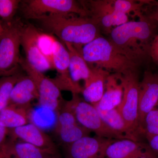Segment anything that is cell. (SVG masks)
<instances>
[{"instance_id": "22", "label": "cell", "mask_w": 158, "mask_h": 158, "mask_svg": "<svg viewBox=\"0 0 158 158\" xmlns=\"http://www.w3.org/2000/svg\"><path fill=\"white\" fill-rule=\"evenodd\" d=\"M60 139L69 145L83 137L89 136L90 131L81 126L78 123L57 128Z\"/></svg>"}, {"instance_id": "23", "label": "cell", "mask_w": 158, "mask_h": 158, "mask_svg": "<svg viewBox=\"0 0 158 158\" xmlns=\"http://www.w3.org/2000/svg\"><path fill=\"white\" fill-rule=\"evenodd\" d=\"M21 75L17 72L11 75L0 77V112L10 104L12 89Z\"/></svg>"}, {"instance_id": "36", "label": "cell", "mask_w": 158, "mask_h": 158, "mask_svg": "<svg viewBox=\"0 0 158 158\" xmlns=\"http://www.w3.org/2000/svg\"><path fill=\"white\" fill-rule=\"evenodd\" d=\"M51 158H53L52 157Z\"/></svg>"}, {"instance_id": "6", "label": "cell", "mask_w": 158, "mask_h": 158, "mask_svg": "<svg viewBox=\"0 0 158 158\" xmlns=\"http://www.w3.org/2000/svg\"><path fill=\"white\" fill-rule=\"evenodd\" d=\"M67 102L79 124L90 131L95 133L96 136L115 140L128 139L109 127L102 119L95 107L81 100L77 94H73L72 99Z\"/></svg>"}, {"instance_id": "25", "label": "cell", "mask_w": 158, "mask_h": 158, "mask_svg": "<svg viewBox=\"0 0 158 158\" xmlns=\"http://www.w3.org/2000/svg\"><path fill=\"white\" fill-rule=\"evenodd\" d=\"M115 11L129 15L134 13L140 18L143 15L141 13L142 6L148 1H138L133 0H113Z\"/></svg>"}, {"instance_id": "4", "label": "cell", "mask_w": 158, "mask_h": 158, "mask_svg": "<svg viewBox=\"0 0 158 158\" xmlns=\"http://www.w3.org/2000/svg\"><path fill=\"white\" fill-rule=\"evenodd\" d=\"M4 31L0 37V77L17 73L21 58L20 47L23 24L14 19L3 23Z\"/></svg>"}, {"instance_id": "33", "label": "cell", "mask_w": 158, "mask_h": 158, "mask_svg": "<svg viewBox=\"0 0 158 158\" xmlns=\"http://www.w3.org/2000/svg\"><path fill=\"white\" fill-rule=\"evenodd\" d=\"M156 6L155 9L153 11L151 15H150L149 16L154 20L156 22L158 23V2H156Z\"/></svg>"}, {"instance_id": "3", "label": "cell", "mask_w": 158, "mask_h": 158, "mask_svg": "<svg viewBox=\"0 0 158 158\" xmlns=\"http://www.w3.org/2000/svg\"><path fill=\"white\" fill-rule=\"evenodd\" d=\"M89 67L102 69L122 75L138 71L140 65L118 52L109 39L102 36L77 49Z\"/></svg>"}, {"instance_id": "7", "label": "cell", "mask_w": 158, "mask_h": 158, "mask_svg": "<svg viewBox=\"0 0 158 158\" xmlns=\"http://www.w3.org/2000/svg\"><path fill=\"white\" fill-rule=\"evenodd\" d=\"M123 93L117 108L130 130L137 138L141 135L138 125L139 85L138 71L122 75Z\"/></svg>"}, {"instance_id": "14", "label": "cell", "mask_w": 158, "mask_h": 158, "mask_svg": "<svg viewBox=\"0 0 158 158\" xmlns=\"http://www.w3.org/2000/svg\"><path fill=\"white\" fill-rule=\"evenodd\" d=\"M2 158H51L52 155L27 143L7 138L0 150Z\"/></svg>"}, {"instance_id": "18", "label": "cell", "mask_w": 158, "mask_h": 158, "mask_svg": "<svg viewBox=\"0 0 158 158\" xmlns=\"http://www.w3.org/2000/svg\"><path fill=\"white\" fill-rule=\"evenodd\" d=\"M148 144L129 139L115 140L108 146L106 158H138Z\"/></svg>"}, {"instance_id": "29", "label": "cell", "mask_w": 158, "mask_h": 158, "mask_svg": "<svg viewBox=\"0 0 158 158\" xmlns=\"http://www.w3.org/2000/svg\"><path fill=\"white\" fill-rule=\"evenodd\" d=\"M150 57L158 65V34L153 40L150 49Z\"/></svg>"}, {"instance_id": "5", "label": "cell", "mask_w": 158, "mask_h": 158, "mask_svg": "<svg viewBox=\"0 0 158 158\" xmlns=\"http://www.w3.org/2000/svg\"><path fill=\"white\" fill-rule=\"evenodd\" d=\"M19 8L24 17L29 19L45 15L76 14L88 17L80 1L74 0H25L21 1Z\"/></svg>"}, {"instance_id": "24", "label": "cell", "mask_w": 158, "mask_h": 158, "mask_svg": "<svg viewBox=\"0 0 158 158\" xmlns=\"http://www.w3.org/2000/svg\"><path fill=\"white\" fill-rule=\"evenodd\" d=\"M40 108L33 111L30 110L29 119H31L32 123L41 129L52 126L56 121L55 112L41 107Z\"/></svg>"}, {"instance_id": "21", "label": "cell", "mask_w": 158, "mask_h": 158, "mask_svg": "<svg viewBox=\"0 0 158 158\" xmlns=\"http://www.w3.org/2000/svg\"><path fill=\"white\" fill-rule=\"evenodd\" d=\"M94 106L102 119L111 129L131 140L139 141V138L135 136L130 130L117 108L109 110H102L95 106Z\"/></svg>"}, {"instance_id": "32", "label": "cell", "mask_w": 158, "mask_h": 158, "mask_svg": "<svg viewBox=\"0 0 158 158\" xmlns=\"http://www.w3.org/2000/svg\"><path fill=\"white\" fill-rule=\"evenodd\" d=\"M8 134H9V129L0 125V150L2 146L7 140ZM0 157L2 158L1 153H0Z\"/></svg>"}, {"instance_id": "15", "label": "cell", "mask_w": 158, "mask_h": 158, "mask_svg": "<svg viewBox=\"0 0 158 158\" xmlns=\"http://www.w3.org/2000/svg\"><path fill=\"white\" fill-rule=\"evenodd\" d=\"M123 93L121 75L111 73L106 81L104 93L102 98L93 105L102 110L117 108L121 103Z\"/></svg>"}, {"instance_id": "34", "label": "cell", "mask_w": 158, "mask_h": 158, "mask_svg": "<svg viewBox=\"0 0 158 158\" xmlns=\"http://www.w3.org/2000/svg\"><path fill=\"white\" fill-rule=\"evenodd\" d=\"M4 31V25H3V23L1 22L0 21V37L2 36V34L3 32Z\"/></svg>"}, {"instance_id": "20", "label": "cell", "mask_w": 158, "mask_h": 158, "mask_svg": "<svg viewBox=\"0 0 158 158\" xmlns=\"http://www.w3.org/2000/svg\"><path fill=\"white\" fill-rule=\"evenodd\" d=\"M69 55V72L71 78L75 83L79 81H86L90 77L91 69L85 61L81 54L72 44L63 43Z\"/></svg>"}, {"instance_id": "16", "label": "cell", "mask_w": 158, "mask_h": 158, "mask_svg": "<svg viewBox=\"0 0 158 158\" xmlns=\"http://www.w3.org/2000/svg\"><path fill=\"white\" fill-rule=\"evenodd\" d=\"M90 77L85 82L81 93L85 101L94 105L98 102L104 93L106 81L110 73L97 67H91Z\"/></svg>"}, {"instance_id": "8", "label": "cell", "mask_w": 158, "mask_h": 158, "mask_svg": "<svg viewBox=\"0 0 158 158\" xmlns=\"http://www.w3.org/2000/svg\"><path fill=\"white\" fill-rule=\"evenodd\" d=\"M19 65L36 85L39 94V106L52 111L58 110L61 104V90L52 79L33 68L25 59L21 58Z\"/></svg>"}, {"instance_id": "26", "label": "cell", "mask_w": 158, "mask_h": 158, "mask_svg": "<svg viewBox=\"0 0 158 158\" xmlns=\"http://www.w3.org/2000/svg\"><path fill=\"white\" fill-rule=\"evenodd\" d=\"M21 2L20 0H0V17L4 23L10 22L14 19Z\"/></svg>"}, {"instance_id": "10", "label": "cell", "mask_w": 158, "mask_h": 158, "mask_svg": "<svg viewBox=\"0 0 158 158\" xmlns=\"http://www.w3.org/2000/svg\"><path fill=\"white\" fill-rule=\"evenodd\" d=\"M52 62L57 76L52 81L60 90H68L73 94L81 93L82 88L79 84L74 82L69 72V55L64 43L56 38L53 50Z\"/></svg>"}, {"instance_id": "35", "label": "cell", "mask_w": 158, "mask_h": 158, "mask_svg": "<svg viewBox=\"0 0 158 158\" xmlns=\"http://www.w3.org/2000/svg\"><path fill=\"white\" fill-rule=\"evenodd\" d=\"M0 158H2V157H0Z\"/></svg>"}, {"instance_id": "11", "label": "cell", "mask_w": 158, "mask_h": 158, "mask_svg": "<svg viewBox=\"0 0 158 158\" xmlns=\"http://www.w3.org/2000/svg\"><path fill=\"white\" fill-rule=\"evenodd\" d=\"M158 104V74L145 71L139 85L138 125L141 135L145 116Z\"/></svg>"}, {"instance_id": "17", "label": "cell", "mask_w": 158, "mask_h": 158, "mask_svg": "<svg viewBox=\"0 0 158 158\" xmlns=\"http://www.w3.org/2000/svg\"><path fill=\"white\" fill-rule=\"evenodd\" d=\"M38 98L39 94L34 81L28 75H22L12 89L9 105L30 106L32 101Z\"/></svg>"}, {"instance_id": "28", "label": "cell", "mask_w": 158, "mask_h": 158, "mask_svg": "<svg viewBox=\"0 0 158 158\" xmlns=\"http://www.w3.org/2000/svg\"><path fill=\"white\" fill-rule=\"evenodd\" d=\"M143 135H158V104L145 116L143 125Z\"/></svg>"}, {"instance_id": "13", "label": "cell", "mask_w": 158, "mask_h": 158, "mask_svg": "<svg viewBox=\"0 0 158 158\" xmlns=\"http://www.w3.org/2000/svg\"><path fill=\"white\" fill-rule=\"evenodd\" d=\"M8 136L14 140L20 139L24 142L44 150L52 155L56 152V147L52 139L42 129L33 123H27L23 126L9 129Z\"/></svg>"}, {"instance_id": "9", "label": "cell", "mask_w": 158, "mask_h": 158, "mask_svg": "<svg viewBox=\"0 0 158 158\" xmlns=\"http://www.w3.org/2000/svg\"><path fill=\"white\" fill-rule=\"evenodd\" d=\"M40 31L32 25H24L21 36V46L25 53V59L27 62L43 73L54 68L40 48L38 43Z\"/></svg>"}, {"instance_id": "12", "label": "cell", "mask_w": 158, "mask_h": 158, "mask_svg": "<svg viewBox=\"0 0 158 158\" xmlns=\"http://www.w3.org/2000/svg\"><path fill=\"white\" fill-rule=\"evenodd\" d=\"M115 140L86 136L68 145L66 158H106V151Z\"/></svg>"}, {"instance_id": "19", "label": "cell", "mask_w": 158, "mask_h": 158, "mask_svg": "<svg viewBox=\"0 0 158 158\" xmlns=\"http://www.w3.org/2000/svg\"><path fill=\"white\" fill-rule=\"evenodd\" d=\"M30 106L9 105L0 112V125L8 129L15 128L28 123Z\"/></svg>"}, {"instance_id": "31", "label": "cell", "mask_w": 158, "mask_h": 158, "mask_svg": "<svg viewBox=\"0 0 158 158\" xmlns=\"http://www.w3.org/2000/svg\"><path fill=\"white\" fill-rule=\"evenodd\" d=\"M138 158H158V153L153 150L148 144Z\"/></svg>"}, {"instance_id": "27", "label": "cell", "mask_w": 158, "mask_h": 158, "mask_svg": "<svg viewBox=\"0 0 158 158\" xmlns=\"http://www.w3.org/2000/svg\"><path fill=\"white\" fill-rule=\"evenodd\" d=\"M56 39V37L53 35L40 31L38 37L40 48L43 55L48 59L53 65V50Z\"/></svg>"}, {"instance_id": "1", "label": "cell", "mask_w": 158, "mask_h": 158, "mask_svg": "<svg viewBox=\"0 0 158 158\" xmlns=\"http://www.w3.org/2000/svg\"><path fill=\"white\" fill-rule=\"evenodd\" d=\"M156 22L149 16L142 15L113 29L109 40L116 49L141 66L150 57V49L156 34Z\"/></svg>"}, {"instance_id": "30", "label": "cell", "mask_w": 158, "mask_h": 158, "mask_svg": "<svg viewBox=\"0 0 158 158\" xmlns=\"http://www.w3.org/2000/svg\"><path fill=\"white\" fill-rule=\"evenodd\" d=\"M150 147L158 153V135H145Z\"/></svg>"}, {"instance_id": "2", "label": "cell", "mask_w": 158, "mask_h": 158, "mask_svg": "<svg viewBox=\"0 0 158 158\" xmlns=\"http://www.w3.org/2000/svg\"><path fill=\"white\" fill-rule=\"evenodd\" d=\"M48 34L55 35L63 43L80 48L102 36L98 26L88 17L76 14L45 15L34 20Z\"/></svg>"}]
</instances>
